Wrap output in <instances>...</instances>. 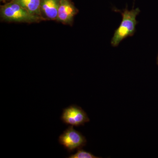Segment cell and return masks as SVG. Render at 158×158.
Returning <instances> with one entry per match:
<instances>
[{
	"label": "cell",
	"mask_w": 158,
	"mask_h": 158,
	"mask_svg": "<svg viewBox=\"0 0 158 158\" xmlns=\"http://www.w3.org/2000/svg\"><path fill=\"white\" fill-rule=\"evenodd\" d=\"M157 64L158 65V55L157 56Z\"/></svg>",
	"instance_id": "cell-10"
},
{
	"label": "cell",
	"mask_w": 158,
	"mask_h": 158,
	"mask_svg": "<svg viewBox=\"0 0 158 158\" xmlns=\"http://www.w3.org/2000/svg\"><path fill=\"white\" fill-rule=\"evenodd\" d=\"M1 21L7 23L31 24L45 21L42 17L34 15L14 1L0 6Z\"/></svg>",
	"instance_id": "cell-2"
},
{
	"label": "cell",
	"mask_w": 158,
	"mask_h": 158,
	"mask_svg": "<svg viewBox=\"0 0 158 158\" xmlns=\"http://www.w3.org/2000/svg\"><path fill=\"white\" fill-rule=\"evenodd\" d=\"M12 0H0L1 2L3 3V4H6V3L10 2Z\"/></svg>",
	"instance_id": "cell-9"
},
{
	"label": "cell",
	"mask_w": 158,
	"mask_h": 158,
	"mask_svg": "<svg viewBox=\"0 0 158 158\" xmlns=\"http://www.w3.org/2000/svg\"><path fill=\"white\" fill-rule=\"evenodd\" d=\"M61 119L67 125L75 127L84 126L90 121L87 113L81 107L75 105L63 109Z\"/></svg>",
	"instance_id": "cell-4"
},
{
	"label": "cell",
	"mask_w": 158,
	"mask_h": 158,
	"mask_svg": "<svg viewBox=\"0 0 158 158\" xmlns=\"http://www.w3.org/2000/svg\"><path fill=\"white\" fill-rule=\"evenodd\" d=\"M69 158H100V157L96 156L94 155L91 152L86 151L84 149H78L76 153L71 155Z\"/></svg>",
	"instance_id": "cell-8"
},
{
	"label": "cell",
	"mask_w": 158,
	"mask_h": 158,
	"mask_svg": "<svg viewBox=\"0 0 158 158\" xmlns=\"http://www.w3.org/2000/svg\"><path fill=\"white\" fill-rule=\"evenodd\" d=\"M60 0H41L40 12L45 21H56Z\"/></svg>",
	"instance_id": "cell-6"
},
{
	"label": "cell",
	"mask_w": 158,
	"mask_h": 158,
	"mask_svg": "<svg viewBox=\"0 0 158 158\" xmlns=\"http://www.w3.org/2000/svg\"><path fill=\"white\" fill-rule=\"evenodd\" d=\"M114 11L120 13L122 17L121 23L114 31L111 40L112 46L116 47L123 40L132 37L136 33V26L138 23L136 19L141 10L139 8L129 10L126 7L122 10L114 8Z\"/></svg>",
	"instance_id": "cell-1"
},
{
	"label": "cell",
	"mask_w": 158,
	"mask_h": 158,
	"mask_svg": "<svg viewBox=\"0 0 158 158\" xmlns=\"http://www.w3.org/2000/svg\"><path fill=\"white\" fill-rule=\"evenodd\" d=\"M26 9L31 14L41 17L40 5L41 0H12Z\"/></svg>",
	"instance_id": "cell-7"
},
{
	"label": "cell",
	"mask_w": 158,
	"mask_h": 158,
	"mask_svg": "<svg viewBox=\"0 0 158 158\" xmlns=\"http://www.w3.org/2000/svg\"><path fill=\"white\" fill-rule=\"evenodd\" d=\"M79 11L72 0H60L56 21L65 25L73 26L74 19Z\"/></svg>",
	"instance_id": "cell-5"
},
{
	"label": "cell",
	"mask_w": 158,
	"mask_h": 158,
	"mask_svg": "<svg viewBox=\"0 0 158 158\" xmlns=\"http://www.w3.org/2000/svg\"><path fill=\"white\" fill-rule=\"evenodd\" d=\"M59 142L69 152L71 153L85 146L87 141L81 133L70 126L59 136Z\"/></svg>",
	"instance_id": "cell-3"
}]
</instances>
